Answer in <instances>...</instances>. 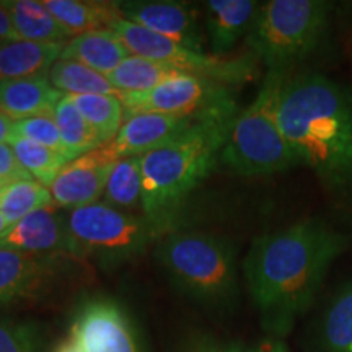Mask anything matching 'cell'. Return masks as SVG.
Instances as JSON below:
<instances>
[{"label":"cell","instance_id":"obj_1","mask_svg":"<svg viewBox=\"0 0 352 352\" xmlns=\"http://www.w3.org/2000/svg\"><path fill=\"white\" fill-rule=\"evenodd\" d=\"M346 245V236L320 219L302 220L253 241L243 271L264 331L274 338L292 331Z\"/></svg>","mask_w":352,"mask_h":352},{"label":"cell","instance_id":"obj_2","mask_svg":"<svg viewBox=\"0 0 352 352\" xmlns=\"http://www.w3.org/2000/svg\"><path fill=\"white\" fill-rule=\"evenodd\" d=\"M277 122L298 165L327 186L352 189V94L320 74L287 80L280 90Z\"/></svg>","mask_w":352,"mask_h":352},{"label":"cell","instance_id":"obj_3","mask_svg":"<svg viewBox=\"0 0 352 352\" xmlns=\"http://www.w3.org/2000/svg\"><path fill=\"white\" fill-rule=\"evenodd\" d=\"M236 116L232 96L197 116L178 138L140 157L144 217L157 235L173 227L188 196L212 173Z\"/></svg>","mask_w":352,"mask_h":352},{"label":"cell","instance_id":"obj_4","mask_svg":"<svg viewBox=\"0 0 352 352\" xmlns=\"http://www.w3.org/2000/svg\"><path fill=\"white\" fill-rule=\"evenodd\" d=\"M157 258L176 287L201 305L222 310L239 297L236 254L232 243L202 232H168Z\"/></svg>","mask_w":352,"mask_h":352},{"label":"cell","instance_id":"obj_5","mask_svg":"<svg viewBox=\"0 0 352 352\" xmlns=\"http://www.w3.org/2000/svg\"><path fill=\"white\" fill-rule=\"evenodd\" d=\"M284 82L285 74L267 72L256 98L233 121L220 162L235 173L271 175L298 165L277 122Z\"/></svg>","mask_w":352,"mask_h":352},{"label":"cell","instance_id":"obj_6","mask_svg":"<svg viewBox=\"0 0 352 352\" xmlns=\"http://www.w3.org/2000/svg\"><path fill=\"white\" fill-rule=\"evenodd\" d=\"M329 3L320 0H271L259 8L248 44L267 72L289 65L315 50L328 23Z\"/></svg>","mask_w":352,"mask_h":352},{"label":"cell","instance_id":"obj_7","mask_svg":"<svg viewBox=\"0 0 352 352\" xmlns=\"http://www.w3.org/2000/svg\"><path fill=\"white\" fill-rule=\"evenodd\" d=\"M67 227L72 256L94 258L109 266L138 256L158 236L145 217L126 214L104 202L70 210Z\"/></svg>","mask_w":352,"mask_h":352},{"label":"cell","instance_id":"obj_8","mask_svg":"<svg viewBox=\"0 0 352 352\" xmlns=\"http://www.w3.org/2000/svg\"><path fill=\"white\" fill-rule=\"evenodd\" d=\"M113 32L132 56L168 64L183 74L206 78V80L233 87L253 80L258 69L252 57L222 59L212 54L196 52L144 28V26L120 19L113 25Z\"/></svg>","mask_w":352,"mask_h":352},{"label":"cell","instance_id":"obj_9","mask_svg":"<svg viewBox=\"0 0 352 352\" xmlns=\"http://www.w3.org/2000/svg\"><path fill=\"white\" fill-rule=\"evenodd\" d=\"M228 98H232L230 87L183 72L152 90L120 94L126 113H157L182 118L201 116Z\"/></svg>","mask_w":352,"mask_h":352},{"label":"cell","instance_id":"obj_10","mask_svg":"<svg viewBox=\"0 0 352 352\" xmlns=\"http://www.w3.org/2000/svg\"><path fill=\"white\" fill-rule=\"evenodd\" d=\"M70 340L82 352H142L132 320L111 298H91L77 311Z\"/></svg>","mask_w":352,"mask_h":352},{"label":"cell","instance_id":"obj_11","mask_svg":"<svg viewBox=\"0 0 352 352\" xmlns=\"http://www.w3.org/2000/svg\"><path fill=\"white\" fill-rule=\"evenodd\" d=\"M116 162L109 144H103L65 164L50 184L52 202L57 208L70 210L94 204L104 192Z\"/></svg>","mask_w":352,"mask_h":352},{"label":"cell","instance_id":"obj_12","mask_svg":"<svg viewBox=\"0 0 352 352\" xmlns=\"http://www.w3.org/2000/svg\"><path fill=\"white\" fill-rule=\"evenodd\" d=\"M121 19L144 26L151 32L202 52V38L197 10L183 2H118Z\"/></svg>","mask_w":352,"mask_h":352},{"label":"cell","instance_id":"obj_13","mask_svg":"<svg viewBox=\"0 0 352 352\" xmlns=\"http://www.w3.org/2000/svg\"><path fill=\"white\" fill-rule=\"evenodd\" d=\"M51 202L10 226L0 236V248L19 250L36 256L72 254L67 217Z\"/></svg>","mask_w":352,"mask_h":352},{"label":"cell","instance_id":"obj_14","mask_svg":"<svg viewBox=\"0 0 352 352\" xmlns=\"http://www.w3.org/2000/svg\"><path fill=\"white\" fill-rule=\"evenodd\" d=\"M195 120L196 118L124 111V122L114 140L109 142V147L118 160L142 157L178 138Z\"/></svg>","mask_w":352,"mask_h":352},{"label":"cell","instance_id":"obj_15","mask_svg":"<svg viewBox=\"0 0 352 352\" xmlns=\"http://www.w3.org/2000/svg\"><path fill=\"white\" fill-rule=\"evenodd\" d=\"M261 6L253 0H209L206 2L208 28L212 56L220 57L250 33Z\"/></svg>","mask_w":352,"mask_h":352},{"label":"cell","instance_id":"obj_16","mask_svg":"<svg viewBox=\"0 0 352 352\" xmlns=\"http://www.w3.org/2000/svg\"><path fill=\"white\" fill-rule=\"evenodd\" d=\"M50 267V258L0 248V303L33 297L43 287Z\"/></svg>","mask_w":352,"mask_h":352},{"label":"cell","instance_id":"obj_17","mask_svg":"<svg viewBox=\"0 0 352 352\" xmlns=\"http://www.w3.org/2000/svg\"><path fill=\"white\" fill-rule=\"evenodd\" d=\"M63 95L51 85L47 76L0 80V113L13 121L51 114Z\"/></svg>","mask_w":352,"mask_h":352},{"label":"cell","instance_id":"obj_18","mask_svg":"<svg viewBox=\"0 0 352 352\" xmlns=\"http://www.w3.org/2000/svg\"><path fill=\"white\" fill-rule=\"evenodd\" d=\"M63 47L16 38L0 41V80L46 77V72L60 57Z\"/></svg>","mask_w":352,"mask_h":352},{"label":"cell","instance_id":"obj_19","mask_svg":"<svg viewBox=\"0 0 352 352\" xmlns=\"http://www.w3.org/2000/svg\"><path fill=\"white\" fill-rule=\"evenodd\" d=\"M129 56L131 52L113 30H98L70 39L59 59L77 60L108 77Z\"/></svg>","mask_w":352,"mask_h":352},{"label":"cell","instance_id":"obj_20","mask_svg":"<svg viewBox=\"0 0 352 352\" xmlns=\"http://www.w3.org/2000/svg\"><path fill=\"white\" fill-rule=\"evenodd\" d=\"M44 3L70 39L98 30H111L121 19L118 2L44 0Z\"/></svg>","mask_w":352,"mask_h":352},{"label":"cell","instance_id":"obj_21","mask_svg":"<svg viewBox=\"0 0 352 352\" xmlns=\"http://www.w3.org/2000/svg\"><path fill=\"white\" fill-rule=\"evenodd\" d=\"M0 3L8 12L16 39L59 46L70 41L44 0H3Z\"/></svg>","mask_w":352,"mask_h":352},{"label":"cell","instance_id":"obj_22","mask_svg":"<svg viewBox=\"0 0 352 352\" xmlns=\"http://www.w3.org/2000/svg\"><path fill=\"white\" fill-rule=\"evenodd\" d=\"M318 352H352V283L329 298L316 328Z\"/></svg>","mask_w":352,"mask_h":352},{"label":"cell","instance_id":"obj_23","mask_svg":"<svg viewBox=\"0 0 352 352\" xmlns=\"http://www.w3.org/2000/svg\"><path fill=\"white\" fill-rule=\"evenodd\" d=\"M47 80L64 95H111L120 98V91L107 77L77 60L57 59L47 72Z\"/></svg>","mask_w":352,"mask_h":352},{"label":"cell","instance_id":"obj_24","mask_svg":"<svg viewBox=\"0 0 352 352\" xmlns=\"http://www.w3.org/2000/svg\"><path fill=\"white\" fill-rule=\"evenodd\" d=\"M179 74V70L158 60L129 56L107 77L120 94L147 91Z\"/></svg>","mask_w":352,"mask_h":352},{"label":"cell","instance_id":"obj_25","mask_svg":"<svg viewBox=\"0 0 352 352\" xmlns=\"http://www.w3.org/2000/svg\"><path fill=\"white\" fill-rule=\"evenodd\" d=\"M51 114L60 132L70 162L103 145L69 95H63Z\"/></svg>","mask_w":352,"mask_h":352},{"label":"cell","instance_id":"obj_26","mask_svg":"<svg viewBox=\"0 0 352 352\" xmlns=\"http://www.w3.org/2000/svg\"><path fill=\"white\" fill-rule=\"evenodd\" d=\"M101 144H109L124 122V107L118 96L111 95H69Z\"/></svg>","mask_w":352,"mask_h":352},{"label":"cell","instance_id":"obj_27","mask_svg":"<svg viewBox=\"0 0 352 352\" xmlns=\"http://www.w3.org/2000/svg\"><path fill=\"white\" fill-rule=\"evenodd\" d=\"M109 208L142 209V170L140 157H127L116 162L103 192Z\"/></svg>","mask_w":352,"mask_h":352},{"label":"cell","instance_id":"obj_28","mask_svg":"<svg viewBox=\"0 0 352 352\" xmlns=\"http://www.w3.org/2000/svg\"><path fill=\"white\" fill-rule=\"evenodd\" d=\"M51 202L50 188L36 179L7 183L0 189V214L7 219L10 226Z\"/></svg>","mask_w":352,"mask_h":352},{"label":"cell","instance_id":"obj_29","mask_svg":"<svg viewBox=\"0 0 352 352\" xmlns=\"http://www.w3.org/2000/svg\"><path fill=\"white\" fill-rule=\"evenodd\" d=\"M8 144H10L20 164L25 166V170L46 188H50V184L54 182L63 166L69 164L67 158L60 153L51 151L41 144L33 142V140L13 138Z\"/></svg>","mask_w":352,"mask_h":352},{"label":"cell","instance_id":"obj_30","mask_svg":"<svg viewBox=\"0 0 352 352\" xmlns=\"http://www.w3.org/2000/svg\"><path fill=\"white\" fill-rule=\"evenodd\" d=\"M13 138L33 140V142L41 144L44 147L60 153L69 160L67 151H65V145L63 142V138H60L59 129H57L56 121L52 120V114H43V116H33L15 121L12 139Z\"/></svg>","mask_w":352,"mask_h":352},{"label":"cell","instance_id":"obj_31","mask_svg":"<svg viewBox=\"0 0 352 352\" xmlns=\"http://www.w3.org/2000/svg\"><path fill=\"white\" fill-rule=\"evenodd\" d=\"M0 352H39L34 328L0 316Z\"/></svg>","mask_w":352,"mask_h":352},{"label":"cell","instance_id":"obj_32","mask_svg":"<svg viewBox=\"0 0 352 352\" xmlns=\"http://www.w3.org/2000/svg\"><path fill=\"white\" fill-rule=\"evenodd\" d=\"M0 178L7 183L21 182V179H34L25 166L20 164L15 152L8 144H0Z\"/></svg>","mask_w":352,"mask_h":352},{"label":"cell","instance_id":"obj_33","mask_svg":"<svg viewBox=\"0 0 352 352\" xmlns=\"http://www.w3.org/2000/svg\"><path fill=\"white\" fill-rule=\"evenodd\" d=\"M183 352H246V349L236 342L222 341L217 338L199 334V336L191 338L188 341Z\"/></svg>","mask_w":352,"mask_h":352},{"label":"cell","instance_id":"obj_34","mask_svg":"<svg viewBox=\"0 0 352 352\" xmlns=\"http://www.w3.org/2000/svg\"><path fill=\"white\" fill-rule=\"evenodd\" d=\"M15 33H13L10 16L8 12L0 3V41H7V39H15Z\"/></svg>","mask_w":352,"mask_h":352},{"label":"cell","instance_id":"obj_35","mask_svg":"<svg viewBox=\"0 0 352 352\" xmlns=\"http://www.w3.org/2000/svg\"><path fill=\"white\" fill-rule=\"evenodd\" d=\"M246 352H289L287 347H285L279 340H266L259 344L250 347Z\"/></svg>","mask_w":352,"mask_h":352},{"label":"cell","instance_id":"obj_36","mask_svg":"<svg viewBox=\"0 0 352 352\" xmlns=\"http://www.w3.org/2000/svg\"><path fill=\"white\" fill-rule=\"evenodd\" d=\"M13 124H15V121H13L12 118L0 113V144L10 142L13 134Z\"/></svg>","mask_w":352,"mask_h":352},{"label":"cell","instance_id":"obj_37","mask_svg":"<svg viewBox=\"0 0 352 352\" xmlns=\"http://www.w3.org/2000/svg\"><path fill=\"white\" fill-rule=\"evenodd\" d=\"M8 227H10V223H8L7 219L3 217L2 214H0V236H2L3 233H6V230H7Z\"/></svg>","mask_w":352,"mask_h":352},{"label":"cell","instance_id":"obj_38","mask_svg":"<svg viewBox=\"0 0 352 352\" xmlns=\"http://www.w3.org/2000/svg\"><path fill=\"white\" fill-rule=\"evenodd\" d=\"M6 184H7V182H3V179L0 178V189H2L3 186H6Z\"/></svg>","mask_w":352,"mask_h":352}]
</instances>
